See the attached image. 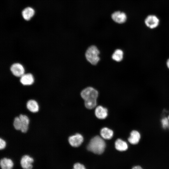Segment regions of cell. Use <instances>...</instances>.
I'll list each match as a JSON object with an SVG mask.
<instances>
[{"label":"cell","instance_id":"1","mask_svg":"<svg viewBox=\"0 0 169 169\" xmlns=\"http://www.w3.org/2000/svg\"><path fill=\"white\" fill-rule=\"evenodd\" d=\"M105 147V143L102 138L98 136L92 138L89 143L87 148L88 150L98 154L103 153Z\"/></svg>","mask_w":169,"mask_h":169},{"label":"cell","instance_id":"2","mask_svg":"<svg viewBox=\"0 0 169 169\" xmlns=\"http://www.w3.org/2000/svg\"><path fill=\"white\" fill-rule=\"evenodd\" d=\"M100 51L95 45L89 47L86 51L85 56L87 60L92 65L96 64L99 61Z\"/></svg>","mask_w":169,"mask_h":169},{"label":"cell","instance_id":"3","mask_svg":"<svg viewBox=\"0 0 169 169\" xmlns=\"http://www.w3.org/2000/svg\"><path fill=\"white\" fill-rule=\"evenodd\" d=\"M34 161V159L32 156L24 154L20 157L18 164L22 169H33Z\"/></svg>","mask_w":169,"mask_h":169},{"label":"cell","instance_id":"4","mask_svg":"<svg viewBox=\"0 0 169 169\" xmlns=\"http://www.w3.org/2000/svg\"><path fill=\"white\" fill-rule=\"evenodd\" d=\"M82 98L85 100H96L98 96V91L92 87H87L81 92Z\"/></svg>","mask_w":169,"mask_h":169},{"label":"cell","instance_id":"5","mask_svg":"<svg viewBox=\"0 0 169 169\" xmlns=\"http://www.w3.org/2000/svg\"><path fill=\"white\" fill-rule=\"evenodd\" d=\"M160 23V20L157 16L154 15L147 16L145 20L146 26L150 29H154L157 27Z\"/></svg>","mask_w":169,"mask_h":169},{"label":"cell","instance_id":"6","mask_svg":"<svg viewBox=\"0 0 169 169\" xmlns=\"http://www.w3.org/2000/svg\"><path fill=\"white\" fill-rule=\"evenodd\" d=\"M15 164L11 158L4 156L0 158V169H13Z\"/></svg>","mask_w":169,"mask_h":169},{"label":"cell","instance_id":"7","mask_svg":"<svg viewBox=\"0 0 169 169\" xmlns=\"http://www.w3.org/2000/svg\"><path fill=\"white\" fill-rule=\"evenodd\" d=\"M83 141V136L79 134L70 136L68 138V141L70 145L74 147L80 146Z\"/></svg>","mask_w":169,"mask_h":169},{"label":"cell","instance_id":"8","mask_svg":"<svg viewBox=\"0 0 169 169\" xmlns=\"http://www.w3.org/2000/svg\"><path fill=\"white\" fill-rule=\"evenodd\" d=\"M19 117L22 123V127L20 131L22 133H27L28 130L30 120L28 116L24 114H20Z\"/></svg>","mask_w":169,"mask_h":169},{"label":"cell","instance_id":"9","mask_svg":"<svg viewBox=\"0 0 169 169\" xmlns=\"http://www.w3.org/2000/svg\"><path fill=\"white\" fill-rule=\"evenodd\" d=\"M13 74L17 77H21L24 73V69L20 64L17 63L13 64L10 68Z\"/></svg>","mask_w":169,"mask_h":169},{"label":"cell","instance_id":"10","mask_svg":"<svg viewBox=\"0 0 169 169\" xmlns=\"http://www.w3.org/2000/svg\"><path fill=\"white\" fill-rule=\"evenodd\" d=\"M111 18L115 22L119 23H125L127 19L126 14L120 11L114 13L111 15Z\"/></svg>","mask_w":169,"mask_h":169},{"label":"cell","instance_id":"11","mask_svg":"<svg viewBox=\"0 0 169 169\" xmlns=\"http://www.w3.org/2000/svg\"><path fill=\"white\" fill-rule=\"evenodd\" d=\"M27 109L32 113L38 112L39 110V106L38 102L35 100L31 99L28 100L26 104Z\"/></svg>","mask_w":169,"mask_h":169},{"label":"cell","instance_id":"12","mask_svg":"<svg viewBox=\"0 0 169 169\" xmlns=\"http://www.w3.org/2000/svg\"><path fill=\"white\" fill-rule=\"evenodd\" d=\"M108 111L106 108L101 106H98L95 109V114L96 117L100 119L105 118L108 115Z\"/></svg>","mask_w":169,"mask_h":169},{"label":"cell","instance_id":"13","mask_svg":"<svg viewBox=\"0 0 169 169\" xmlns=\"http://www.w3.org/2000/svg\"><path fill=\"white\" fill-rule=\"evenodd\" d=\"M20 81L23 85H30L34 82L33 77L30 74H24L21 77Z\"/></svg>","mask_w":169,"mask_h":169},{"label":"cell","instance_id":"14","mask_svg":"<svg viewBox=\"0 0 169 169\" xmlns=\"http://www.w3.org/2000/svg\"><path fill=\"white\" fill-rule=\"evenodd\" d=\"M140 139V135L136 131H133L131 133L130 136L128 139L129 142L132 144L138 143Z\"/></svg>","mask_w":169,"mask_h":169},{"label":"cell","instance_id":"15","mask_svg":"<svg viewBox=\"0 0 169 169\" xmlns=\"http://www.w3.org/2000/svg\"><path fill=\"white\" fill-rule=\"evenodd\" d=\"M34 10L31 7H27L23 10L22 15L23 18L26 20H29L34 14Z\"/></svg>","mask_w":169,"mask_h":169},{"label":"cell","instance_id":"16","mask_svg":"<svg viewBox=\"0 0 169 169\" xmlns=\"http://www.w3.org/2000/svg\"><path fill=\"white\" fill-rule=\"evenodd\" d=\"M115 148L120 151H125L128 147L126 142L120 139H117L115 141Z\"/></svg>","mask_w":169,"mask_h":169},{"label":"cell","instance_id":"17","mask_svg":"<svg viewBox=\"0 0 169 169\" xmlns=\"http://www.w3.org/2000/svg\"><path fill=\"white\" fill-rule=\"evenodd\" d=\"M100 134L102 137L105 139L109 140L113 137V131L106 127H104L101 129Z\"/></svg>","mask_w":169,"mask_h":169},{"label":"cell","instance_id":"18","mask_svg":"<svg viewBox=\"0 0 169 169\" xmlns=\"http://www.w3.org/2000/svg\"><path fill=\"white\" fill-rule=\"evenodd\" d=\"M123 52L122 50L120 49L115 50L112 56V58L113 60L119 62L121 61L123 59Z\"/></svg>","mask_w":169,"mask_h":169},{"label":"cell","instance_id":"19","mask_svg":"<svg viewBox=\"0 0 169 169\" xmlns=\"http://www.w3.org/2000/svg\"><path fill=\"white\" fill-rule=\"evenodd\" d=\"M14 128L17 131H20L22 127V123L19 116L14 118L13 123Z\"/></svg>","mask_w":169,"mask_h":169},{"label":"cell","instance_id":"20","mask_svg":"<svg viewBox=\"0 0 169 169\" xmlns=\"http://www.w3.org/2000/svg\"><path fill=\"white\" fill-rule=\"evenodd\" d=\"M84 104L87 108L92 109L95 107L97 105L96 100H85Z\"/></svg>","mask_w":169,"mask_h":169},{"label":"cell","instance_id":"21","mask_svg":"<svg viewBox=\"0 0 169 169\" xmlns=\"http://www.w3.org/2000/svg\"><path fill=\"white\" fill-rule=\"evenodd\" d=\"M7 146V143L3 138H0V150L2 151L5 149Z\"/></svg>","mask_w":169,"mask_h":169},{"label":"cell","instance_id":"22","mask_svg":"<svg viewBox=\"0 0 169 169\" xmlns=\"http://www.w3.org/2000/svg\"><path fill=\"white\" fill-rule=\"evenodd\" d=\"M161 123L163 127L165 129L169 126V120L167 118H164L161 120Z\"/></svg>","mask_w":169,"mask_h":169},{"label":"cell","instance_id":"23","mask_svg":"<svg viewBox=\"0 0 169 169\" xmlns=\"http://www.w3.org/2000/svg\"><path fill=\"white\" fill-rule=\"evenodd\" d=\"M73 169H86L85 166L83 164L79 163L74 164L73 166Z\"/></svg>","mask_w":169,"mask_h":169},{"label":"cell","instance_id":"24","mask_svg":"<svg viewBox=\"0 0 169 169\" xmlns=\"http://www.w3.org/2000/svg\"><path fill=\"white\" fill-rule=\"evenodd\" d=\"M132 169H143L140 166H136L133 167Z\"/></svg>","mask_w":169,"mask_h":169},{"label":"cell","instance_id":"25","mask_svg":"<svg viewBox=\"0 0 169 169\" xmlns=\"http://www.w3.org/2000/svg\"><path fill=\"white\" fill-rule=\"evenodd\" d=\"M166 65L168 68L169 69V59L167 60V61Z\"/></svg>","mask_w":169,"mask_h":169},{"label":"cell","instance_id":"26","mask_svg":"<svg viewBox=\"0 0 169 169\" xmlns=\"http://www.w3.org/2000/svg\"><path fill=\"white\" fill-rule=\"evenodd\" d=\"M167 118H168V120H169V115H168V116Z\"/></svg>","mask_w":169,"mask_h":169}]
</instances>
